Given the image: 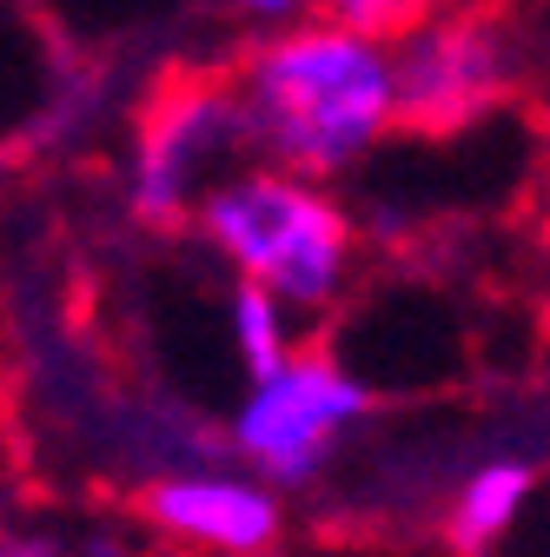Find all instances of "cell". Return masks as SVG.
I'll list each match as a JSON object with an SVG mask.
<instances>
[{"label": "cell", "mask_w": 550, "mask_h": 557, "mask_svg": "<svg viewBox=\"0 0 550 557\" xmlns=\"http://www.w3.org/2000/svg\"><path fill=\"white\" fill-rule=\"evenodd\" d=\"M239 133L259 166H279L299 180H338L398 133L391 113V47L332 27L305 14L292 27H272L233 81Z\"/></svg>", "instance_id": "cell-1"}, {"label": "cell", "mask_w": 550, "mask_h": 557, "mask_svg": "<svg viewBox=\"0 0 550 557\" xmlns=\"http://www.w3.org/2000/svg\"><path fill=\"white\" fill-rule=\"evenodd\" d=\"M537 498V465L530 458H485L477 471H464V484L451 492V511H445V544L458 557H491L517 518L530 511Z\"/></svg>", "instance_id": "cell-7"}, {"label": "cell", "mask_w": 550, "mask_h": 557, "mask_svg": "<svg viewBox=\"0 0 550 557\" xmlns=\"http://www.w3.org/2000/svg\"><path fill=\"white\" fill-rule=\"evenodd\" d=\"M372 418V385L332 352V345H292V352L246 379V398L233 411V458L259 484H312L325 458Z\"/></svg>", "instance_id": "cell-3"}, {"label": "cell", "mask_w": 550, "mask_h": 557, "mask_svg": "<svg viewBox=\"0 0 550 557\" xmlns=\"http://www.w3.org/2000/svg\"><path fill=\"white\" fill-rule=\"evenodd\" d=\"M451 8H464V0H318V14H325L332 27L365 34V40H378V47H398L404 34L445 21Z\"/></svg>", "instance_id": "cell-9"}, {"label": "cell", "mask_w": 550, "mask_h": 557, "mask_svg": "<svg viewBox=\"0 0 550 557\" xmlns=\"http://www.w3.org/2000/svg\"><path fill=\"white\" fill-rule=\"evenodd\" d=\"M233 8L252 14V21H265V34H272V27H292V21L318 14V0H233Z\"/></svg>", "instance_id": "cell-10"}, {"label": "cell", "mask_w": 550, "mask_h": 557, "mask_svg": "<svg viewBox=\"0 0 550 557\" xmlns=\"http://www.w3.org/2000/svg\"><path fill=\"white\" fill-rule=\"evenodd\" d=\"M140 511L160 537H173L199 557H265L286 531L272 484H259L246 471H205V465L153 478Z\"/></svg>", "instance_id": "cell-6"}, {"label": "cell", "mask_w": 550, "mask_h": 557, "mask_svg": "<svg viewBox=\"0 0 550 557\" xmlns=\"http://www.w3.org/2000/svg\"><path fill=\"white\" fill-rule=\"evenodd\" d=\"M239 153H246V133H239L233 87L186 81V87L160 94L126 153V213L140 226L192 220L205 186L226 180L239 166Z\"/></svg>", "instance_id": "cell-5"}, {"label": "cell", "mask_w": 550, "mask_h": 557, "mask_svg": "<svg viewBox=\"0 0 550 557\" xmlns=\"http://www.w3.org/2000/svg\"><path fill=\"white\" fill-rule=\"evenodd\" d=\"M524 74V40L491 8H451L445 21L404 34L391 47V113L404 133L451 139L491 120Z\"/></svg>", "instance_id": "cell-4"}, {"label": "cell", "mask_w": 550, "mask_h": 557, "mask_svg": "<svg viewBox=\"0 0 550 557\" xmlns=\"http://www.w3.org/2000/svg\"><path fill=\"white\" fill-rule=\"evenodd\" d=\"M0 557H53L47 537H21V531H0Z\"/></svg>", "instance_id": "cell-11"}, {"label": "cell", "mask_w": 550, "mask_h": 557, "mask_svg": "<svg viewBox=\"0 0 550 557\" xmlns=\"http://www.w3.org/2000/svg\"><path fill=\"white\" fill-rule=\"evenodd\" d=\"M226 338H233V359L246 366V379L272 372L299 345L292 338V312L272 293H259V286H239V278H233V299H226Z\"/></svg>", "instance_id": "cell-8"}, {"label": "cell", "mask_w": 550, "mask_h": 557, "mask_svg": "<svg viewBox=\"0 0 550 557\" xmlns=\"http://www.w3.org/2000/svg\"><path fill=\"white\" fill-rule=\"evenodd\" d=\"M192 226L233 265L239 286L272 293L292 319L332 312L359 265V233L338 193L259 160H239L226 180L205 186V199L192 206Z\"/></svg>", "instance_id": "cell-2"}]
</instances>
